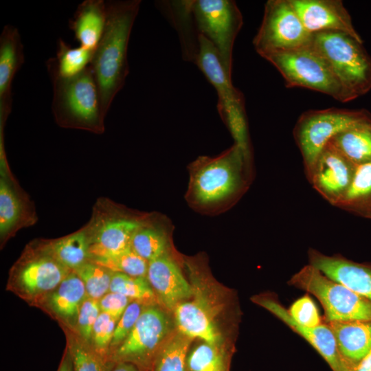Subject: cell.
<instances>
[{"instance_id": "d4e9b609", "label": "cell", "mask_w": 371, "mask_h": 371, "mask_svg": "<svg viewBox=\"0 0 371 371\" xmlns=\"http://www.w3.org/2000/svg\"><path fill=\"white\" fill-rule=\"evenodd\" d=\"M336 207L371 219V161L356 166L351 186Z\"/></svg>"}, {"instance_id": "52a82bcc", "label": "cell", "mask_w": 371, "mask_h": 371, "mask_svg": "<svg viewBox=\"0 0 371 371\" xmlns=\"http://www.w3.org/2000/svg\"><path fill=\"white\" fill-rule=\"evenodd\" d=\"M261 56L277 69L288 87L311 89L341 102L353 100L325 60L310 45Z\"/></svg>"}, {"instance_id": "f546056e", "label": "cell", "mask_w": 371, "mask_h": 371, "mask_svg": "<svg viewBox=\"0 0 371 371\" xmlns=\"http://www.w3.org/2000/svg\"><path fill=\"white\" fill-rule=\"evenodd\" d=\"M146 306L155 304L156 295L146 277H133L113 272L110 291Z\"/></svg>"}, {"instance_id": "4fadbf2b", "label": "cell", "mask_w": 371, "mask_h": 371, "mask_svg": "<svg viewBox=\"0 0 371 371\" xmlns=\"http://www.w3.org/2000/svg\"><path fill=\"white\" fill-rule=\"evenodd\" d=\"M71 271L41 251L12 275L8 288L26 301L37 304Z\"/></svg>"}, {"instance_id": "8fae6325", "label": "cell", "mask_w": 371, "mask_h": 371, "mask_svg": "<svg viewBox=\"0 0 371 371\" xmlns=\"http://www.w3.org/2000/svg\"><path fill=\"white\" fill-rule=\"evenodd\" d=\"M311 36L289 0H269L253 45L261 56L309 45Z\"/></svg>"}, {"instance_id": "4316f807", "label": "cell", "mask_w": 371, "mask_h": 371, "mask_svg": "<svg viewBox=\"0 0 371 371\" xmlns=\"http://www.w3.org/2000/svg\"><path fill=\"white\" fill-rule=\"evenodd\" d=\"M192 340L178 330L170 334L158 350L148 371H188L187 357Z\"/></svg>"}, {"instance_id": "ffe728a7", "label": "cell", "mask_w": 371, "mask_h": 371, "mask_svg": "<svg viewBox=\"0 0 371 371\" xmlns=\"http://www.w3.org/2000/svg\"><path fill=\"white\" fill-rule=\"evenodd\" d=\"M87 297L85 285L72 271L59 285L36 305L45 309L64 327L74 330L80 308Z\"/></svg>"}, {"instance_id": "d590c367", "label": "cell", "mask_w": 371, "mask_h": 371, "mask_svg": "<svg viewBox=\"0 0 371 371\" xmlns=\"http://www.w3.org/2000/svg\"><path fill=\"white\" fill-rule=\"evenodd\" d=\"M117 320L100 312L92 332L91 346L100 355L109 359V350Z\"/></svg>"}, {"instance_id": "7bdbcfd3", "label": "cell", "mask_w": 371, "mask_h": 371, "mask_svg": "<svg viewBox=\"0 0 371 371\" xmlns=\"http://www.w3.org/2000/svg\"><path fill=\"white\" fill-rule=\"evenodd\" d=\"M112 371H142L137 366L129 362H117Z\"/></svg>"}, {"instance_id": "3957f363", "label": "cell", "mask_w": 371, "mask_h": 371, "mask_svg": "<svg viewBox=\"0 0 371 371\" xmlns=\"http://www.w3.org/2000/svg\"><path fill=\"white\" fill-rule=\"evenodd\" d=\"M250 164L236 144L217 157L200 158L191 178L193 198L209 205L236 196L247 186Z\"/></svg>"}, {"instance_id": "603a6c76", "label": "cell", "mask_w": 371, "mask_h": 371, "mask_svg": "<svg viewBox=\"0 0 371 371\" xmlns=\"http://www.w3.org/2000/svg\"><path fill=\"white\" fill-rule=\"evenodd\" d=\"M142 226L141 222L128 218L105 223L90 239V259L116 254L131 247L134 234Z\"/></svg>"}, {"instance_id": "b9f144b4", "label": "cell", "mask_w": 371, "mask_h": 371, "mask_svg": "<svg viewBox=\"0 0 371 371\" xmlns=\"http://www.w3.org/2000/svg\"><path fill=\"white\" fill-rule=\"evenodd\" d=\"M352 371H371V349Z\"/></svg>"}, {"instance_id": "2e32d148", "label": "cell", "mask_w": 371, "mask_h": 371, "mask_svg": "<svg viewBox=\"0 0 371 371\" xmlns=\"http://www.w3.org/2000/svg\"><path fill=\"white\" fill-rule=\"evenodd\" d=\"M306 29L314 34L341 32L363 41L340 0H289Z\"/></svg>"}, {"instance_id": "1f68e13d", "label": "cell", "mask_w": 371, "mask_h": 371, "mask_svg": "<svg viewBox=\"0 0 371 371\" xmlns=\"http://www.w3.org/2000/svg\"><path fill=\"white\" fill-rule=\"evenodd\" d=\"M89 260L114 273H121L133 277H146L148 262L136 254L131 247L120 252Z\"/></svg>"}, {"instance_id": "ac0fdd59", "label": "cell", "mask_w": 371, "mask_h": 371, "mask_svg": "<svg viewBox=\"0 0 371 371\" xmlns=\"http://www.w3.org/2000/svg\"><path fill=\"white\" fill-rule=\"evenodd\" d=\"M146 278L157 300L168 310L173 311L178 304L193 295L192 285L167 254L148 262Z\"/></svg>"}, {"instance_id": "9c48e42d", "label": "cell", "mask_w": 371, "mask_h": 371, "mask_svg": "<svg viewBox=\"0 0 371 371\" xmlns=\"http://www.w3.org/2000/svg\"><path fill=\"white\" fill-rule=\"evenodd\" d=\"M186 2L199 34L214 45L227 74L232 78L233 47L243 25V16L236 2L232 0Z\"/></svg>"}, {"instance_id": "30bf717a", "label": "cell", "mask_w": 371, "mask_h": 371, "mask_svg": "<svg viewBox=\"0 0 371 371\" xmlns=\"http://www.w3.org/2000/svg\"><path fill=\"white\" fill-rule=\"evenodd\" d=\"M171 334L167 313L156 304L146 306L125 340L109 355L113 363L129 362L148 371L158 350Z\"/></svg>"}, {"instance_id": "6da1fadb", "label": "cell", "mask_w": 371, "mask_h": 371, "mask_svg": "<svg viewBox=\"0 0 371 371\" xmlns=\"http://www.w3.org/2000/svg\"><path fill=\"white\" fill-rule=\"evenodd\" d=\"M103 34L90 64L105 115L129 73L128 45L140 0L108 1Z\"/></svg>"}, {"instance_id": "ab89813d", "label": "cell", "mask_w": 371, "mask_h": 371, "mask_svg": "<svg viewBox=\"0 0 371 371\" xmlns=\"http://www.w3.org/2000/svg\"><path fill=\"white\" fill-rule=\"evenodd\" d=\"M98 302L101 312L110 315L118 321L133 300L120 293L109 291Z\"/></svg>"}, {"instance_id": "7402d4cb", "label": "cell", "mask_w": 371, "mask_h": 371, "mask_svg": "<svg viewBox=\"0 0 371 371\" xmlns=\"http://www.w3.org/2000/svg\"><path fill=\"white\" fill-rule=\"evenodd\" d=\"M107 16L103 0H85L78 5L69 26L80 46L95 49L104 30Z\"/></svg>"}, {"instance_id": "e0dca14e", "label": "cell", "mask_w": 371, "mask_h": 371, "mask_svg": "<svg viewBox=\"0 0 371 371\" xmlns=\"http://www.w3.org/2000/svg\"><path fill=\"white\" fill-rule=\"evenodd\" d=\"M307 256L308 264L371 302V264L357 262L339 254L327 255L313 248L308 249Z\"/></svg>"}, {"instance_id": "74e56055", "label": "cell", "mask_w": 371, "mask_h": 371, "mask_svg": "<svg viewBox=\"0 0 371 371\" xmlns=\"http://www.w3.org/2000/svg\"><path fill=\"white\" fill-rule=\"evenodd\" d=\"M146 306L137 301H133L128 304L116 324L110 345L109 355L127 337Z\"/></svg>"}, {"instance_id": "9a60e30c", "label": "cell", "mask_w": 371, "mask_h": 371, "mask_svg": "<svg viewBox=\"0 0 371 371\" xmlns=\"http://www.w3.org/2000/svg\"><path fill=\"white\" fill-rule=\"evenodd\" d=\"M193 287V298L173 309L177 330L188 337L221 346L222 337L216 322V308L207 295Z\"/></svg>"}, {"instance_id": "ba28073f", "label": "cell", "mask_w": 371, "mask_h": 371, "mask_svg": "<svg viewBox=\"0 0 371 371\" xmlns=\"http://www.w3.org/2000/svg\"><path fill=\"white\" fill-rule=\"evenodd\" d=\"M370 120L371 113L363 109L333 107L301 114L293 128V137L302 155L305 175L309 173L324 148L335 135Z\"/></svg>"}, {"instance_id": "277c9868", "label": "cell", "mask_w": 371, "mask_h": 371, "mask_svg": "<svg viewBox=\"0 0 371 371\" xmlns=\"http://www.w3.org/2000/svg\"><path fill=\"white\" fill-rule=\"evenodd\" d=\"M47 70L53 87L52 109L57 120L63 124L101 128L104 115L91 66L71 77Z\"/></svg>"}, {"instance_id": "8992f818", "label": "cell", "mask_w": 371, "mask_h": 371, "mask_svg": "<svg viewBox=\"0 0 371 371\" xmlns=\"http://www.w3.org/2000/svg\"><path fill=\"white\" fill-rule=\"evenodd\" d=\"M288 284L315 296L321 304L326 323L371 322V302L330 279L307 264L294 273Z\"/></svg>"}, {"instance_id": "484cf974", "label": "cell", "mask_w": 371, "mask_h": 371, "mask_svg": "<svg viewBox=\"0 0 371 371\" xmlns=\"http://www.w3.org/2000/svg\"><path fill=\"white\" fill-rule=\"evenodd\" d=\"M90 239L85 232H78L45 246L42 252L67 269L74 271L90 259Z\"/></svg>"}, {"instance_id": "7c38bea8", "label": "cell", "mask_w": 371, "mask_h": 371, "mask_svg": "<svg viewBox=\"0 0 371 371\" xmlns=\"http://www.w3.org/2000/svg\"><path fill=\"white\" fill-rule=\"evenodd\" d=\"M355 168V165L328 142L306 176L313 189L336 207L351 186Z\"/></svg>"}, {"instance_id": "5bb4252c", "label": "cell", "mask_w": 371, "mask_h": 371, "mask_svg": "<svg viewBox=\"0 0 371 371\" xmlns=\"http://www.w3.org/2000/svg\"><path fill=\"white\" fill-rule=\"evenodd\" d=\"M251 300L275 315L292 330L304 338L324 359L332 371H352L338 350L330 327L324 321L318 326H304L291 318L288 309L274 296L256 295L254 296Z\"/></svg>"}, {"instance_id": "cb8c5ba5", "label": "cell", "mask_w": 371, "mask_h": 371, "mask_svg": "<svg viewBox=\"0 0 371 371\" xmlns=\"http://www.w3.org/2000/svg\"><path fill=\"white\" fill-rule=\"evenodd\" d=\"M354 165L371 161V120L350 127L330 141Z\"/></svg>"}, {"instance_id": "d6986e66", "label": "cell", "mask_w": 371, "mask_h": 371, "mask_svg": "<svg viewBox=\"0 0 371 371\" xmlns=\"http://www.w3.org/2000/svg\"><path fill=\"white\" fill-rule=\"evenodd\" d=\"M23 45L18 29L5 25L0 35V121L3 125L11 111L12 85L24 63Z\"/></svg>"}, {"instance_id": "4dcf8cb0", "label": "cell", "mask_w": 371, "mask_h": 371, "mask_svg": "<svg viewBox=\"0 0 371 371\" xmlns=\"http://www.w3.org/2000/svg\"><path fill=\"white\" fill-rule=\"evenodd\" d=\"M188 371H228L225 352L221 346L205 341L189 351Z\"/></svg>"}, {"instance_id": "60d3db41", "label": "cell", "mask_w": 371, "mask_h": 371, "mask_svg": "<svg viewBox=\"0 0 371 371\" xmlns=\"http://www.w3.org/2000/svg\"><path fill=\"white\" fill-rule=\"evenodd\" d=\"M57 371H73L71 357L67 347Z\"/></svg>"}, {"instance_id": "e575fe53", "label": "cell", "mask_w": 371, "mask_h": 371, "mask_svg": "<svg viewBox=\"0 0 371 371\" xmlns=\"http://www.w3.org/2000/svg\"><path fill=\"white\" fill-rule=\"evenodd\" d=\"M21 213L19 201L3 179L0 181V232H8L16 223Z\"/></svg>"}, {"instance_id": "f1b7e54d", "label": "cell", "mask_w": 371, "mask_h": 371, "mask_svg": "<svg viewBox=\"0 0 371 371\" xmlns=\"http://www.w3.org/2000/svg\"><path fill=\"white\" fill-rule=\"evenodd\" d=\"M65 329H67V348L71 357L73 371H112L115 363L98 353L74 331Z\"/></svg>"}, {"instance_id": "44dd1931", "label": "cell", "mask_w": 371, "mask_h": 371, "mask_svg": "<svg viewBox=\"0 0 371 371\" xmlns=\"http://www.w3.org/2000/svg\"><path fill=\"white\" fill-rule=\"evenodd\" d=\"M327 324L333 333L343 359L352 371L371 349V322Z\"/></svg>"}, {"instance_id": "836d02e7", "label": "cell", "mask_w": 371, "mask_h": 371, "mask_svg": "<svg viewBox=\"0 0 371 371\" xmlns=\"http://www.w3.org/2000/svg\"><path fill=\"white\" fill-rule=\"evenodd\" d=\"M82 281L87 297L99 300L110 291L113 272L91 260L74 271Z\"/></svg>"}, {"instance_id": "5b68a950", "label": "cell", "mask_w": 371, "mask_h": 371, "mask_svg": "<svg viewBox=\"0 0 371 371\" xmlns=\"http://www.w3.org/2000/svg\"><path fill=\"white\" fill-rule=\"evenodd\" d=\"M197 42L194 61L216 91L217 109L235 144L251 159L243 95L232 85V78L227 74L214 45L201 34H198Z\"/></svg>"}, {"instance_id": "8d00e7d4", "label": "cell", "mask_w": 371, "mask_h": 371, "mask_svg": "<svg viewBox=\"0 0 371 371\" xmlns=\"http://www.w3.org/2000/svg\"><path fill=\"white\" fill-rule=\"evenodd\" d=\"M287 309L291 318L302 326L315 327L324 322L315 303L309 295L299 297Z\"/></svg>"}, {"instance_id": "f35d334b", "label": "cell", "mask_w": 371, "mask_h": 371, "mask_svg": "<svg viewBox=\"0 0 371 371\" xmlns=\"http://www.w3.org/2000/svg\"><path fill=\"white\" fill-rule=\"evenodd\" d=\"M100 312L98 300L87 297L80 308L76 324L72 331L91 344L93 328Z\"/></svg>"}, {"instance_id": "7a4b0ae2", "label": "cell", "mask_w": 371, "mask_h": 371, "mask_svg": "<svg viewBox=\"0 0 371 371\" xmlns=\"http://www.w3.org/2000/svg\"><path fill=\"white\" fill-rule=\"evenodd\" d=\"M310 45L353 100L371 90V57L363 41L344 32L328 31L312 34Z\"/></svg>"}, {"instance_id": "d6a6232c", "label": "cell", "mask_w": 371, "mask_h": 371, "mask_svg": "<svg viewBox=\"0 0 371 371\" xmlns=\"http://www.w3.org/2000/svg\"><path fill=\"white\" fill-rule=\"evenodd\" d=\"M131 249L147 262L167 254L168 240L165 234L144 225L134 234Z\"/></svg>"}, {"instance_id": "83f0119b", "label": "cell", "mask_w": 371, "mask_h": 371, "mask_svg": "<svg viewBox=\"0 0 371 371\" xmlns=\"http://www.w3.org/2000/svg\"><path fill=\"white\" fill-rule=\"evenodd\" d=\"M94 51L80 45L72 47L60 38L56 56L48 60L47 69L54 71L62 77L76 76L90 65Z\"/></svg>"}]
</instances>
